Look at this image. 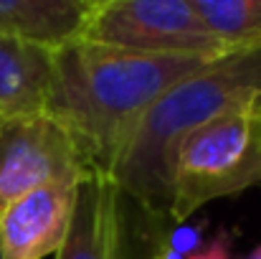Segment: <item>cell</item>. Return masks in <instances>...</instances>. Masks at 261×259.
<instances>
[{
  "mask_svg": "<svg viewBox=\"0 0 261 259\" xmlns=\"http://www.w3.org/2000/svg\"><path fill=\"white\" fill-rule=\"evenodd\" d=\"M216 59L140 54L87 41L54 51L46 114L76 143L89 173L112 171L124 140L177 82Z\"/></svg>",
  "mask_w": 261,
  "mask_h": 259,
  "instance_id": "6da1fadb",
  "label": "cell"
},
{
  "mask_svg": "<svg viewBox=\"0 0 261 259\" xmlns=\"http://www.w3.org/2000/svg\"><path fill=\"white\" fill-rule=\"evenodd\" d=\"M261 99V51L211 61L168 89L124 140L109 175L142 208H170V171L177 143L208 120Z\"/></svg>",
  "mask_w": 261,
  "mask_h": 259,
  "instance_id": "7a4b0ae2",
  "label": "cell"
},
{
  "mask_svg": "<svg viewBox=\"0 0 261 259\" xmlns=\"http://www.w3.org/2000/svg\"><path fill=\"white\" fill-rule=\"evenodd\" d=\"M261 183V99L190 130L175 148L170 224H185L216 198Z\"/></svg>",
  "mask_w": 261,
  "mask_h": 259,
  "instance_id": "3957f363",
  "label": "cell"
},
{
  "mask_svg": "<svg viewBox=\"0 0 261 259\" xmlns=\"http://www.w3.org/2000/svg\"><path fill=\"white\" fill-rule=\"evenodd\" d=\"M79 41L140 54L231 56L200 20L193 0H94Z\"/></svg>",
  "mask_w": 261,
  "mask_h": 259,
  "instance_id": "277c9868",
  "label": "cell"
},
{
  "mask_svg": "<svg viewBox=\"0 0 261 259\" xmlns=\"http://www.w3.org/2000/svg\"><path fill=\"white\" fill-rule=\"evenodd\" d=\"M165 214L142 208L107 173L79 183L66 242L56 259H147Z\"/></svg>",
  "mask_w": 261,
  "mask_h": 259,
  "instance_id": "5b68a950",
  "label": "cell"
},
{
  "mask_svg": "<svg viewBox=\"0 0 261 259\" xmlns=\"http://www.w3.org/2000/svg\"><path fill=\"white\" fill-rule=\"evenodd\" d=\"M84 175L76 143L51 114L0 120V211L41 185Z\"/></svg>",
  "mask_w": 261,
  "mask_h": 259,
  "instance_id": "8992f818",
  "label": "cell"
},
{
  "mask_svg": "<svg viewBox=\"0 0 261 259\" xmlns=\"http://www.w3.org/2000/svg\"><path fill=\"white\" fill-rule=\"evenodd\" d=\"M82 178L41 185L0 211L3 259H46L66 242Z\"/></svg>",
  "mask_w": 261,
  "mask_h": 259,
  "instance_id": "52a82bcc",
  "label": "cell"
},
{
  "mask_svg": "<svg viewBox=\"0 0 261 259\" xmlns=\"http://www.w3.org/2000/svg\"><path fill=\"white\" fill-rule=\"evenodd\" d=\"M94 0H0V38L59 51L82 38Z\"/></svg>",
  "mask_w": 261,
  "mask_h": 259,
  "instance_id": "ba28073f",
  "label": "cell"
},
{
  "mask_svg": "<svg viewBox=\"0 0 261 259\" xmlns=\"http://www.w3.org/2000/svg\"><path fill=\"white\" fill-rule=\"evenodd\" d=\"M54 84V51L0 38V120L43 114Z\"/></svg>",
  "mask_w": 261,
  "mask_h": 259,
  "instance_id": "9c48e42d",
  "label": "cell"
},
{
  "mask_svg": "<svg viewBox=\"0 0 261 259\" xmlns=\"http://www.w3.org/2000/svg\"><path fill=\"white\" fill-rule=\"evenodd\" d=\"M193 8L228 54L261 51V0H193Z\"/></svg>",
  "mask_w": 261,
  "mask_h": 259,
  "instance_id": "30bf717a",
  "label": "cell"
},
{
  "mask_svg": "<svg viewBox=\"0 0 261 259\" xmlns=\"http://www.w3.org/2000/svg\"><path fill=\"white\" fill-rule=\"evenodd\" d=\"M165 247L182 259H193L195 254L203 252L205 247V221L198 224H168L165 237H163Z\"/></svg>",
  "mask_w": 261,
  "mask_h": 259,
  "instance_id": "8fae6325",
  "label": "cell"
},
{
  "mask_svg": "<svg viewBox=\"0 0 261 259\" xmlns=\"http://www.w3.org/2000/svg\"><path fill=\"white\" fill-rule=\"evenodd\" d=\"M231 247H233V237H231V231H228V229H218V231L213 234V239L205 242L203 252L195 254L193 259H233Z\"/></svg>",
  "mask_w": 261,
  "mask_h": 259,
  "instance_id": "7c38bea8",
  "label": "cell"
},
{
  "mask_svg": "<svg viewBox=\"0 0 261 259\" xmlns=\"http://www.w3.org/2000/svg\"><path fill=\"white\" fill-rule=\"evenodd\" d=\"M168 224H170V219H165V221L160 224V229H158V234H155V242H152V249H150L147 259H163V234H165Z\"/></svg>",
  "mask_w": 261,
  "mask_h": 259,
  "instance_id": "4fadbf2b",
  "label": "cell"
},
{
  "mask_svg": "<svg viewBox=\"0 0 261 259\" xmlns=\"http://www.w3.org/2000/svg\"><path fill=\"white\" fill-rule=\"evenodd\" d=\"M244 259H261V244H259V247H254V249H251V252H249Z\"/></svg>",
  "mask_w": 261,
  "mask_h": 259,
  "instance_id": "5bb4252c",
  "label": "cell"
},
{
  "mask_svg": "<svg viewBox=\"0 0 261 259\" xmlns=\"http://www.w3.org/2000/svg\"><path fill=\"white\" fill-rule=\"evenodd\" d=\"M0 259H3V247H0Z\"/></svg>",
  "mask_w": 261,
  "mask_h": 259,
  "instance_id": "9a60e30c",
  "label": "cell"
}]
</instances>
